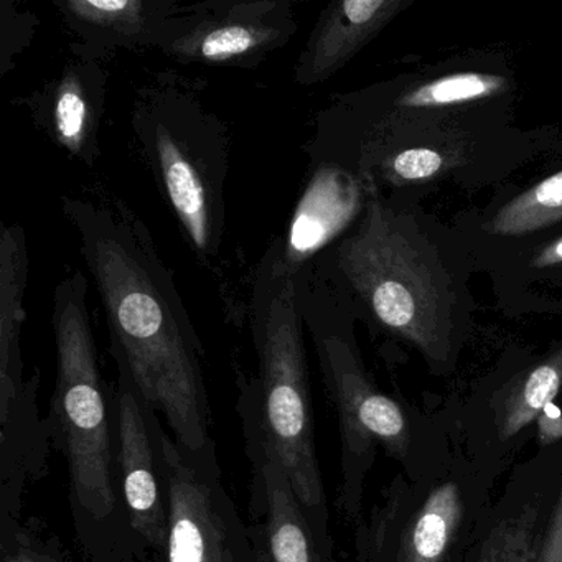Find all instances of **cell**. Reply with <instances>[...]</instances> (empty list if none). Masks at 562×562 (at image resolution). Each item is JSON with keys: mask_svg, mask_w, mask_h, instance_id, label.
Listing matches in <instances>:
<instances>
[{"mask_svg": "<svg viewBox=\"0 0 562 562\" xmlns=\"http://www.w3.org/2000/svg\"><path fill=\"white\" fill-rule=\"evenodd\" d=\"M535 442L538 449H548L562 442V409L558 401L549 404L536 420Z\"/></svg>", "mask_w": 562, "mask_h": 562, "instance_id": "d4e9b609", "label": "cell"}, {"mask_svg": "<svg viewBox=\"0 0 562 562\" xmlns=\"http://www.w3.org/2000/svg\"><path fill=\"white\" fill-rule=\"evenodd\" d=\"M61 209L106 312L117 371L180 446L202 450L213 442L202 341L149 229L121 203L64 196Z\"/></svg>", "mask_w": 562, "mask_h": 562, "instance_id": "6da1fadb", "label": "cell"}, {"mask_svg": "<svg viewBox=\"0 0 562 562\" xmlns=\"http://www.w3.org/2000/svg\"><path fill=\"white\" fill-rule=\"evenodd\" d=\"M318 272L384 330L411 341L436 376L452 373L462 334L434 311L427 279L409 269L406 246L383 206L371 203L358 228L327 252Z\"/></svg>", "mask_w": 562, "mask_h": 562, "instance_id": "52a82bcc", "label": "cell"}, {"mask_svg": "<svg viewBox=\"0 0 562 562\" xmlns=\"http://www.w3.org/2000/svg\"><path fill=\"white\" fill-rule=\"evenodd\" d=\"M246 562H265L262 561L261 558H259V554L258 552H256V549H255V554L251 555V558L248 559V561Z\"/></svg>", "mask_w": 562, "mask_h": 562, "instance_id": "4316f807", "label": "cell"}, {"mask_svg": "<svg viewBox=\"0 0 562 562\" xmlns=\"http://www.w3.org/2000/svg\"><path fill=\"white\" fill-rule=\"evenodd\" d=\"M252 467L249 525L252 544L265 562H335L312 529L284 470L268 452L246 443Z\"/></svg>", "mask_w": 562, "mask_h": 562, "instance_id": "4fadbf2b", "label": "cell"}, {"mask_svg": "<svg viewBox=\"0 0 562 562\" xmlns=\"http://www.w3.org/2000/svg\"><path fill=\"white\" fill-rule=\"evenodd\" d=\"M131 124L187 243L200 265L215 268L226 226L225 123L182 78L162 75L137 93Z\"/></svg>", "mask_w": 562, "mask_h": 562, "instance_id": "5b68a950", "label": "cell"}, {"mask_svg": "<svg viewBox=\"0 0 562 562\" xmlns=\"http://www.w3.org/2000/svg\"><path fill=\"white\" fill-rule=\"evenodd\" d=\"M2 11L9 15V19H11L12 22V27H14L12 29L11 35H2V44L9 42V38H14V42H12L11 47L2 54V60H0V77H4V75L11 70L12 65H14L15 55H21V52L25 48L18 38H21V41L27 45L32 31L31 25L27 24V15L19 14V12L14 11V8H12V12H9L5 2L2 4Z\"/></svg>", "mask_w": 562, "mask_h": 562, "instance_id": "603a6c76", "label": "cell"}, {"mask_svg": "<svg viewBox=\"0 0 562 562\" xmlns=\"http://www.w3.org/2000/svg\"><path fill=\"white\" fill-rule=\"evenodd\" d=\"M38 370L18 400L0 413V526L21 522L22 496L44 473L50 424L38 411Z\"/></svg>", "mask_w": 562, "mask_h": 562, "instance_id": "e0dca14e", "label": "cell"}, {"mask_svg": "<svg viewBox=\"0 0 562 562\" xmlns=\"http://www.w3.org/2000/svg\"><path fill=\"white\" fill-rule=\"evenodd\" d=\"M114 562H137L136 558H127V559H117V561Z\"/></svg>", "mask_w": 562, "mask_h": 562, "instance_id": "83f0119b", "label": "cell"}, {"mask_svg": "<svg viewBox=\"0 0 562 562\" xmlns=\"http://www.w3.org/2000/svg\"><path fill=\"white\" fill-rule=\"evenodd\" d=\"M562 486V442L516 463L465 562H536Z\"/></svg>", "mask_w": 562, "mask_h": 562, "instance_id": "7c38bea8", "label": "cell"}, {"mask_svg": "<svg viewBox=\"0 0 562 562\" xmlns=\"http://www.w3.org/2000/svg\"><path fill=\"white\" fill-rule=\"evenodd\" d=\"M167 536L154 562H246L255 554L249 525L223 483L215 440L202 450L180 446L160 429Z\"/></svg>", "mask_w": 562, "mask_h": 562, "instance_id": "ba28073f", "label": "cell"}, {"mask_svg": "<svg viewBox=\"0 0 562 562\" xmlns=\"http://www.w3.org/2000/svg\"><path fill=\"white\" fill-rule=\"evenodd\" d=\"M452 443L423 479L394 475L355 526L358 562H465L502 475Z\"/></svg>", "mask_w": 562, "mask_h": 562, "instance_id": "8992f818", "label": "cell"}, {"mask_svg": "<svg viewBox=\"0 0 562 562\" xmlns=\"http://www.w3.org/2000/svg\"><path fill=\"white\" fill-rule=\"evenodd\" d=\"M0 562H71L60 539L41 526H0Z\"/></svg>", "mask_w": 562, "mask_h": 562, "instance_id": "44dd1931", "label": "cell"}, {"mask_svg": "<svg viewBox=\"0 0 562 562\" xmlns=\"http://www.w3.org/2000/svg\"><path fill=\"white\" fill-rule=\"evenodd\" d=\"M536 562H562V486Z\"/></svg>", "mask_w": 562, "mask_h": 562, "instance_id": "cb8c5ba5", "label": "cell"}, {"mask_svg": "<svg viewBox=\"0 0 562 562\" xmlns=\"http://www.w3.org/2000/svg\"><path fill=\"white\" fill-rule=\"evenodd\" d=\"M502 78L483 74H457L423 85L404 97V106H450L482 100L502 88Z\"/></svg>", "mask_w": 562, "mask_h": 562, "instance_id": "ffe728a7", "label": "cell"}, {"mask_svg": "<svg viewBox=\"0 0 562 562\" xmlns=\"http://www.w3.org/2000/svg\"><path fill=\"white\" fill-rule=\"evenodd\" d=\"M403 8L397 0L330 2L299 55L295 83L314 87L330 80Z\"/></svg>", "mask_w": 562, "mask_h": 562, "instance_id": "2e32d148", "label": "cell"}, {"mask_svg": "<svg viewBox=\"0 0 562 562\" xmlns=\"http://www.w3.org/2000/svg\"><path fill=\"white\" fill-rule=\"evenodd\" d=\"M113 394L117 485L130 519L137 562H154L166 548L167 499L160 467L159 414L133 381L117 371Z\"/></svg>", "mask_w": 562, "mask_h": 562, "instance_id": "8fae6325", "label": "cell"}, {"mask_svg": "<svg viewBox=\"0 0 562 562\" xmlns=\"http://www.w3.org/2000/svg\"><path fill=\"white\" fill-rule=\"evenodd\" d=\"M304 325L317 351L322 380L337 411L340 432V488L337 508L355 526L363 519L364 486L378 450L409 479L434 472L452 452L449 427L378 387L357 347L348 312L338 311L325 281L311 268L295 274Z\"/></svg>", "mask_w": 562, "mask_h": 562, "instance_id": "7a4b0ae2", "label": "cell"}, {"mask_svg": "<svg viewBox=\"0 0 562 562\" xmlns=\"http://www.w3.org/2000/svg\"><path fill=\"white\" fill-rule=\"evenodd\" d=\"M295 32L289 0H206L167 19L156 48L182 65L256 68Z\"/></svg>", "mask_w": 562, "mask_h": 562, "instance_id": "30bf717a", "label": "cell"}, {"mask_svg": "<svg viewBox=\"0 0 562 562\" xmlns=\"http://www.w3.org/2000/svg\"><path fill=\"white\" fill-rule=\"evenodd\" d=\"M83 272L55 289L57 384L52 397V442L67 460L78 541L90 562L134 555L130 519L117 485L113 394L101 380Z\"/></svg>", "mask_w": 562, "mask_h": 562, "instance_id": "3957f363", "label": "cell"}, {"mask_svg": "<svg viewBox=\"0 0 562 562\" xmlns=\"http://www.w3.org/2000/svg\"><path fill=\"white\" fill-rule=\"evenodd\" d=\"M106 81L100 61L77 58L41 94L34 108L45 134L74 159L90 167L100 157L98 133L106 108Z\"/></svg>", "mask_w": 562, "mask_h": 562, "instance_id": "9a60e30c", "label": "cell"}, {"mask_svg": "<svg viewBox=\"0 0 562 562\" xmlns=\"http://www.w3.org/2000/svg\"><path fill=\"white\" fill-rule=\"evenodd\" d=\"M558 404H559V406H561V409H562V394H561V397H559V400H558Z\"/></svg>", "mask_w": 562, "mask_h": 562, "instance_id": "f1b7e54d", "label": "cell"}, {"mask_svg": "<svg viewBox=\"0 0 562 562\" xmlns=\"http://www.w3.org/2000/svg\"><path fill=\"white\" fill-rule=\"evenodd\" d=\"M562 394V345L535 363L496 374L462 403L439 411L452 442L482 465L505 475L535 440L536 420Z\"/></svg>", "mask_w": 562, "mask_h": 562, "instance_id": "9c48e42d", "label": "cell"}, {"mask_svg": "<svg viewBox=\"0 0 562 562\" xmlns=\"http://www.w3.org/2000/svg\"><path fill=\"white\" fill-rule=\"evenodd\" d=\"M562 220V170L526 190L508 203L493 222L498 235H521Z\"/></svg>", "mask_w": 562, "mask_h": 562, "instance_id": "d6986e66", "label": "cell"}, {"mask_svg": "<svg viewBox=\"0 0 562 562\" xmlns=\"http://www.w3.org/2000/svg\"><path fill=\"white\" fill-rule=\"evenodd\" d=\"M249 322L258 376L243 381L239 391L246 443L261 447L281 465L318 541L334 555L297 281L285 269L276 241L256 272Z\"/></svg>", "mask_w": 562, "mask_h": 562, "instance_id": "277c9868", "label": "cell"}, {"mask_svg": "<svg viewBox=\"0 0 562 562\" xmlns=\"http://www.w3.org/2000/svg\"><path fill=\"white\" fill-rule=\"evenodd\" d=\"M562 265V236L546 245L536 256L532 266L535 268H554Z\"/></svg>", "mask_w": 562, "mask_h": 562, "instance_id": "484cf974", "label": "cell"}, {"mask_svg": "<svg viewBox=\"0 0 562 562\" xmlns=\"http://www.w3.org/2000/svg\"><path fill=\"white\" fill-rule=\"evenodd\" d=\"M443 159L439 153L426 147L406 149L391 160L390 170L396 179L404 182L429 179L442 169Z\"/></svg>", "mask_w": 562, "mask_h": 562, "instance_id": "7402d4cb", "label": "cell"}, {"mask_svg": "<svg viewBox=\"0 0 562 562\" xmlns=\"http://www.w3.org/2000/svg\"><path fill=\"white\" fill-rule=\"evenodd\" d=\"M29 281V248L21 225L0 233V411L8 409L25 386L21 330Z\"/></svg>", "mask_w": 562, "mask_h": 562, "instance_id": "ac0fdd59", "label": "cell"}, {"mask_svg": "<svg viewBox=\"0 0 562 562\" xmlns=\"http://www.w3.org/2000/svg\"><path fill=\"white\" fill-rule=\"evenodd\" d=\"M77 37V58L100 61L117 48L156 47L167 19L182 8L177 0H54Z\"/></svg>", "mask_w": 562, "mask_h": 562, "instance_id": "5bb4252c", "label": "cell"}]
</instances>
